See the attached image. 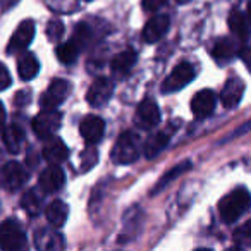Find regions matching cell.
Returning a JSON list of instances; mask_svg holds the SVG:
<instances>
[{
	"label": "cell",
	"instance_id": "obj_20",
	"mask_svg": "<svg viewBox=\"0 0 251 251\" xmlns=\"http://www.w3.org/2000/svg\"><path fill=\"white\" fill-rule=\"evenodd\" d=\"M236 42L232 38H220L215 42L212 49V57L219 62H229L236 55Z\"/></svg>",
	"mask_w": 251,
	"mask_h": 251
},
{
	"label": "cell",
	"instance_id": "obj_10",
	"mask_svg": "<svg viewBox=\"0 0 251 251\" xmlns=\"http://www.w3.org/2000/svg\"><path fill=\"white\" fill-rule=\"evenodd\" d=\"M112 93H114V84L107 77H98L93 84L90 86L86 93V100L91 107H101L110 100Z\"/></svg>",
	"mask_w": 251,
	"mask_h": 251
},
{
	"label": "cell",
	"instance_id": "obj_1",
	"mask_svg": "<svg viewBox=\"0 0 251 251\" xmlns=\"http://www.w3.org/2000/svg\"><path fill=\"white\" fill-rule=\"evenodd\" d=\"M251 208V195L246 188H236L219 203V212L224 222L234 224Z\"/></svg>",
	"mask_w": 251,
	"mask_h": 251
},
{
	"label": "cell",
	"instance_id": "obj_11",
	"mask_svg": "<svg viewBox=\"0 0 251 251\" xmlns=\"http://www.w3.org/2000/svg\"><path fill=\"white\" fill-rule=\"evenodd\" d=\"M33 36H35V21L31 19H25L21 25L16 28L14 35H12L11 42H9L7 52H19V50H25L26 47L31 43Z\"/></svg>",
	"mask_w": 251,
	"mask_h": 251
},
{
	"label": "cell",
	"instance_id": "obj_40",
	"mask_svg": "<svg viewBox=\"0 0 251 251\" xmlns=\"http://www.w3.org/2000/svg\"><path fill=\"white\" fill-rule=\"evenodd\" d=\"M176 2H177V4H188L189 0H176Z\"/></svg>",
	"mask_w": 251,
	"mask_h": 251
},
{
	"label": "cell",
	"instance_id": "obj_19",
	"mask_svg": "<svg viewBox=\"0 0 251 251\" xmlns=\"http://www.w3.org/2000/svg\"><path fill=\"white\" fill-rule=\"evenodd\" d=\"M136 59L138 57H136V52H134V50H122V52H119L117 55H114V59H112V62H110V67L114 73L126 74L134 67Z\"/></svg>",
	"mask_w": 251,
	"mask_h": 251
},
{
	"label": "cell",
	"instance_id": "obj_32",
	"mask_svg": "<svg viewBox=\"0 0 251 251\" xmlns=\"http://www.w3.org/2000/svg\"><path fill=\"white\" fill-rule=\"evenodd\" d=\"M11 81L12 79H11V74H9L7 67L0 62V91L7 90V88L11 86Z\"/></svg>",
	"mask_w": 251,
	"mask_h": 251
},
{
	"label": "cell",
	"instance_id": "obj_4",
	"mask_svg": "<svg viewBox=\"0 0 251 251\" xmlns=\"http://www.w3.org/2000/svg\"><path fill=\"white\" fill-rule=\"evenodd\" d=\"M26 234L18 220L7 219L0 224V250L16 251L25 248Z\"/></svg>",
	"mask_w": 251,
	"mask_h": 251
},
{
	"label": "cell",
	"instance_id": "obj_36",
	"mask_svg": "<svg viewBox=\"0 0 251 251\" xmlns=\"http://www.w3.org/2000/svg\"><path fill=\"white\" fill-rule=\"evenodd\" d=\"M250 129H251V121H250V122H246V124H243V126H241V129L234 131V133L230 134V136H227L224 141H229L230 138H237V136H241V134H243V133H246V131H250Z\"/></svg>",
	"mask_w": 251,
	"mask_h": 251
},
{
	"label": "cell",
	"instance_id": "obj_23",
	"mask_svg": "<svg viewBox=\"0 0 251 251\" xmlns=\"http://www.w3.org/2000/svg\"><path fill=\"white\" fill-rule=\"evenodd\" d=\"M18 71H19V77L25 81H29L38 74L40 71V62L33 53H26L19 59L18 62Z\"/></svg>",
	"mask_w": 251,
	"mask_h": 251
},
{
	"label": "cell",
	"instance_id": "obj_8",
	"mask_svg": "<svg viewBox=\"0 0 251 251\" xmlns=\"http://www.w3.org/2000/svg\"><path fill=\"white\" fill-rule=\"evenodd\" d=\"M69 95V83L66 79H53L49 90L42 95V108H57Z\"/></svg>",
	"mask_w": 251,
	"mask_h": 251
},
{
	"label": "cell",
	"instance_id": "obj_22",
	"mask_svg": "<svg viewBox=\"0 0 251 251\" xmlns=\"http://www.w3.org/2000/svg\"><path fill=\"white\" fill-rule=\"evenodd\" d=\"M169 147V136L165 133H157L145 141L143 153L147 158H155Z\"/></svg>",
	"mask_w": 251,
	"mask_h": 251
},
{
	"label": "cell",
	"instance_id": "obj_28",
	"mask_svg": "<svg viewBox=\"0 0 251 251\" xmlns=\"http://www.w3.org/2000/svg\"><path fill=\"white\" fill-rule=\"evenodd\" d=\"M64 35V23L60 19H52V21L47 25V36H49L50 42H59Z\"/></svg>",
	"mask_w": 251,
	"mask_h": 251
},
{
	"label": "cell",
	"instance_id": "obj_24",
	"mask_svg": "<svg viewBox=\"0 0 251 251\" xmlns=\"http://www.w3.org/2000/svg\"><path fill=\"white\" fill-rule=\"evenodd\" d=\"M35 244L38 250H55V248L64 246V241L59 234L45 229V230H38L35 234Z\"/></svg>",
	"mask_w": 251,
	"mask_h": 251
},
{
	"label": "cell",
	"instance_id": "obj_35",
	"mask_svg": "<svg viewBox=\"0 0 251 251\" xmlns=\"http://www.w3.org/2000/svg\"><path fill=\"white\" fill-rule=\"evenodd\" d=\"M18 2L19 0H0V9H2V12H7L16 7Z\"/></svg>",
	"mask_w": 251,
	"mask_h": 251
},
{
	"label": "cell",
	"instance_id": "obj_2",
	"mask_svg": "<svg viewBox=\"0 0 251 251\" xmlns=\"http://www.w3.org/2000/svg\"><path fill=\"white\" fill-rule=\"evenodd\" d=\"M140 136L133 131H126L121 136L117 138L114 145V150H112L110 157L115 164L119 165H129L140 158L141 145H140Z\"/></svg>",
	"mask_w": 251,
	"mask_h": 251
},
{
	"label": "cell",
	"instance_id": "obj_31",
	"mask_svg": "<svg viewBox=\"0 0 251 251\" xmlns=\"http://www.w3.org/2000/svg\"><path fill=\"white\" fill-rule=\"evenodd\" d=\"M81 167H83V171H90L91 167H93L95 164L98 162V153L93 150V148H88V150L83 151V157H81Z\"/></svg>",
	"mask_w": 251,
	"mask_h": 251
},
{
	"label": "cell",
	"instance_id": "obj_6",
	"mask_svg": "<svg viewBox=\"0 0 251 251\" xmlns=\"http://www.w3.org/2000/svg\"><path fill=\"white\" fill-rule=\"evenodd\" d=\"M29 172L19 162H7L2 169V184L7 191H18L26 184Z\"/></svg>",
	"mask_w": 251,
	"mask_h": 251
},
{
	"label": "cell",
	"instance_id": "obj_34",
	"mask_svg": "<svg viewBox=\"0 0 251 251\" xmlns=\"http://www.w3.org/2000/svg\"><path fill=\"white\" fill-rule=\"evenodd\" d=\"M29 97H31V93H28V91H21V93L16 95L14 98V103L16 105H26L29 100Z\"/></svg>",
	"mask_w": 251,
	"mask_h": 251
},
{
	"label": "cell",
	"instance_id": "obj_7",
	"mask_svg": "<svg viewBox=\"0 0 251 251\" xmlns=\"http://www.w3.org/2000/svg\"><path fill=\"white\" fill-rule=\"evenodd\" d=\"M160 122V108L153 100L147 98L143 100L136 108V115H134V124L141 129H153L155 126Z\"/></svg>",
	"mask_w": 251,
	"mask_h": 251
},
{
	"label": "cell",
	"instance_id": "obj_15",
	"mask_svg": "<svg viewBox=\"0 0 251 251\" xmlns=\"http://www.w3.org/2000/svg\"><path fill=\"white\" fill-rule=\"evenodd\" d=\"M244 95V83L239 77H230L226 81L220 93V100L226 108H236Z\"/></svg>",
	"mask_w": 251,
	"mask_h": 251
},
{
	"label": "cell",
	"instance_id": "obj_38",
	"mask_svg": "<svg viewBox=\"0 0 251 251\" xmlns=\"http://www.w3.org/2000/svg\"><path fill=\"white\" fill-rule=\"evenodd\" d=\"M4 121H5V108L0 101V129H2V126H4Z\"/></svg>",
	"mask_w": 251,
	"mask_h": 251
},
{
	"label": "cell",
	"instance_id": "obj_13",
	"mask_svg": "<svg viewBox=\"0 0 251 251\" xmlns=\"http://www.w3.org/2000/svg\"><path fill=\"white\" fill-rule=\"evenodd\" d=\"M169 26H171V19H169V16H165V14L153 16V18L145 25L143 40L148 43L160 42V40L167 35Z\"/></svg>",
	"mask_w": 251,
	"mask_h": 251
},
{
	"label": "cell",
	"instance_id": "obj_27",
	"mask_svg": "<svg viewBox=\"0 0 251 251\" xmlns=\"http://www.w3.org/2000/svg\"><path fill=\"white\" fill-rule=\"evenodd\" d=\"M21 206L26 210V213L31 217H36L42 210V198L38 196V193L35 189H29L23 195L21 198Z\"/></svg>",
	"mask_w": 251,
	"mask_h": 251
},
{
	"label": "cell",
	"instance_id": "obj_33",
	"mask_svg": "<svg viewBox=\"0 0 251 251\" xmlns=\"http://www.w3.org/2000/svg\"><path fill=\"white\" fill-rule=\"evenodd\" d=\"M165 4V0H143V9L145 11H157Z\"/></svg>",
	"mask_w": 251,
	"mask_h": 251
},
{
	"label": "cell",
	"instance_id": "obj_9",
	"mask_svg": "<svg viewBox=\"0 0 251 251\" xmlns=\"http://www.w3.org/2000/svg\"><path fill=\"white\" fill-rule=\"evenodd\" d=\"M79 133L88 145H97L105 134V122L98 115H88L81 121Z\"/></svg>",
	"mask_w": 251,
	"mask_h": 251
},
{
	"label": "cell",
	"instance_id": "obj_26",
	"mask_svg": "<svg viewBox=\"0 0 251 251\" xmlns=\"http://www.w3.org/2000/svg\"><path fill=\"white\" fill-rule=\"evenodd\" d=\"M57 57L62 64H73L76 62L77 55L81 52V47L76 43V40H69V42L62 43V45L57 47Z\"/></svg>",
	"mask_w": 251,
	"mask_h": 251
},
{
	"label": "cell",
	"instance_id": "obj_37",
	"mask_svg": "<svg viewBox=\"0 0 251 251\" xmlns=\"http://www.w3.org/2000/svg\"><path fill=\"white\" fill-rule=\"evenodd\" d=\"M241 59H243L244 66H246L251 73V49H244L243 52H241Z\"/></svg>",
	"mask_w": 251,
	"mask_h": 251
},
{
	"label": "cell",
	"instance_id": "obj_5",
	"mask_svg": "<svg viewBox=\"0 0 251 251\" xmlns=\"http://www.w3.org/2000/svg\"><path fill=\"white\" fill-rule=\"evenodd\" d=\"M193 79H195V69H193V66L189 62H181L165 77L164 84H162V91L164 93H176V91L188 86Z\"/></svg>",
	"mask_w": 251,
	"mask_h": 251
},
{
	"label": "cell",
	"instance_id": "obj_41",
	"mask_svg": "<svg viewBox=\"0 0 251 251\" xmlns=\"http://www.w3.org/2000/svg\"><path fill=\"white\" fill-rule=\"evenodd\" d=\"M84 2H91V0H84Z\"/></svg>",
	"mask_w": 251,
	"mask_h": 251
},
{
	"label": "cell",
	"instance_id": "obj_39",
	"mask_svg": "<svg viewBox=\"0 0 251 251\" xmlns=\"http://www.w3.org/2000/svg\"><path fill=\"white\" fill-rule=\"evenodd\" d=\"M246 18H248V21L251 23V0L248 2V7H246Z\"/></svg>",
	"mask_w": 251,
	"mask_h": 251
},
{
	"label": "cell",
	"instance_id": "obj_14",
	"mask_svg": "<svg viewBox=\"0 0 251 251\" xmlns=\"http://www.w3.org/2000/svg\"><path fill=\"white\" fill-rule=\"evenodd\" d=\"M64 182H66V174L59 165H50L40 174L38 179L40 189H43V193H57L62 189Z\"/></svg>",
	"mask_w": 251,
	"mask_h": 251
},
{
	"label": "cell",
	"instance_id": "obj_25",
	"mask_svg": "<svg viewBox=\"0 0 251 251\" xmlns=\"http://www.w3.org/2000/svg\"><path fill=\"white\" fill-rule=\"evenodd\" d=\"M193 167V164L189 160H184V162H181V164H177L176 167H172L171 171L167 172V174H164L160 177V181L157 182V186L153 188V191H151V195H158V193L162 191V189L165 188V186H169L172 181H174L176 177H179L181 174H184V172H188L189 169Z\"/></svg>",
	"mask_w": 251,
	"mask_h": 251
},
{
	"label": "cell",
	"instance_id": "obj_29",
	"mask_svg": "<svg viewBox=\"0 0 251 251\" xmlns=\"http://www.w3.org/2000/svg\"><path fill=\"white\" fill-rule=\"evenodd\" d=\"M234 239L239 244H251V219L234 230Z\"/></svg>",
	"mask_w": 251,
	"mask_h": 251
},
{
	"label": "cell",
	"instance_id": "obj_21",
	"mask_svg": "<svg viewBox=\"0 0 251 251\" xmlns=\"http://www.w3.org/2000/svg\"><path fill=\"white\" fill-rule=\"evenodd\" d=\"M227 25H229V29L237 40L244 42L248 38V18L241 11H236V9L230 11Z\"/></svg>",
	"mask_w": 251,
	"mask_h": 251
},
{
	"label": "cell",
	"instance_id": "obj_3",
	"mask_svg": "<svg viewBox=\"0 0 251 251\" xmlns=\"http://www.w3.org/2000/svg\"><path fill=\"white\" fill-rule=\"evenodd\" d=\"M62 124V114L57 108H43L35 119H33V131L40 140H49L57 133Z\"/></svg>",
	"mask_w": 251,
	"mask_h": 251
},
{
	"label": "cell",
	"instance_id": "obj_18",
	"mask_svg": "<svg viewBox=\"0 0 251 251\" xmlns=\"http://www.w3.org/2000/svg\"><path fill=\"white\" fill-rule=\"evenodd\" d=\"M2 138H4V145L11 153H18L21 150L23 143H25V131L16 124H11L4 127L2 131Z\"/></svg>",
	"mask_w": 251,
	"mask_h": 251
},
{
	"label": "cell",
	"instance_id": "obj_30",
	"mask_svg": "<svg viewBox=\"0 0 251 251\" xmlns=\"http://www.w3.org/2000/svg\"><path fill=\"white\" fill-rule=\"evenodd\" d=\"M90 38H91V29L88 28L84 23L77 25L76 26V31H74V38L73 40H76L77 45L83 49V47H86V43L90 42Z\"/></svg>",
	"mask_w": 251,
	"mask_h": 251
},
{
	"label": "cell",
	"instance_id": "obj_17",
	"mask_svg": "<svg viewBox=\"0 0 251 251\" xmlns=\"http://www.w3.org/2000/svg\"><path fill=\"white\" fill-rule=\"evenodd\" d=\"M67 215H69V206H67L64 201H60V200L52 201L45 210L47 220H49L50 226L55 227V229L57 227H62L64 224H66Z\"/></svg>",
	"mask_w": 251,
	"mask_h": 251
},
{
	"label": "cell",
	"instance_id": "obj_12",
	"mask_svg": "<svg viewBox=\"0 0 251 251\" xmlns=\"http://www.w3.org/2000/svg\"><path fill=\"white\" fill-rule=\"evenodd\" d=\"M217 105V97L212 90H200L191 100V110L196 119H206L212 115Z\"/></svg>",
	"mask_w": 251,
	"mask_h": 251
},
{
	"label": "cell",
	"instance_id": "obj_16",
	"mask_svg": "<svg viewBox=\"0 0 251 251\" xmlns=\"http://www.w3.org/2000/svg\"><path fill=\"white\" fill-rule=\"evenodd\" d=\"M43 158L49 162L50 165H59L60 162H64L69 155V150H67L66 143L59 138H49V141L45 143L42 150Z\"/></svg>",
	"mask_w": 251,
	"mask_h": 251
}]
</instances>
